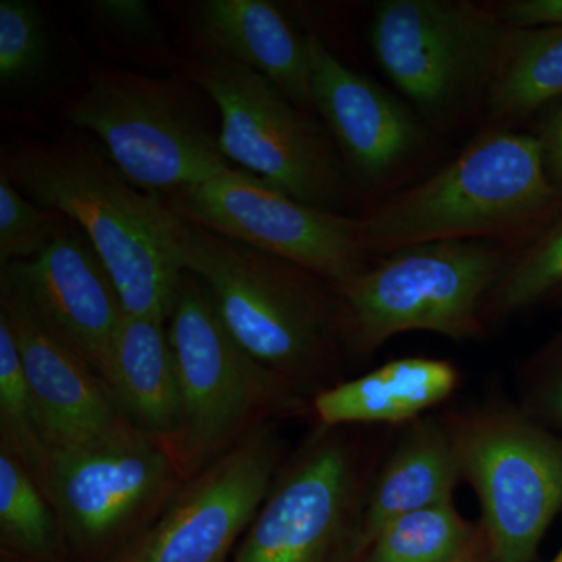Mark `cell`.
Instances as JSON below:
<instances>
[{"label": "cell", "instance_id": "cell-1", "mask_svg": "<svg viewBox=\"0 0 562 562\" xmlns=\"http://www.w3.org/2000/svg\"><path fill=\"white\" fill-rule=\"evenodd\" d=\"M2 172L33 202L76 224L98 251L127 316L168 321L184 273L187 221L140 191L76 135L7 151Z\"/></svg>", "mask_w": 562, "mask_h": 562}, {"label": "cell", "instance_id": "cell-2", "mask_svg": "<svg viewBox=\"0 0 562 562\" xmlns=\"http://www.w3.org/2000/svg\"><path fill=\"white\" fill-rule=\"evenodd\" d=\"M181 255L184 272L201 281L233 338L299 397L312 402L339 383L351 355L335 284L190 221Z\"/></svg>", "mask_w": 562, "mask_h": 562}, {"label": "cell", "instance_id": "cell-3", "mask_svg": "<svg viewBox=\"0 0 562 562\" xmlns=\"http://www.w3.org/2000/svg\"><path fill=\"white\" fill-rule=\"evenodd\" d=\"M538 136L494 131L362 220L372 260L413 244L502 241L558 206Z\"/></svg>", "mask_w": 562, "mask_h": 562}, {"label": "cell", "instance_id": "cell-4", "mask_svg": "<svg viewBox=\"0 0 562 562\" xmlns=\"http://www.w3.org/2000/svg\"><path fill=\"white\" fill-rule=\"evenodd\" d=\"M180 419L168 449L184 482L273 417L306 408L233 338L201 281L184 272L168 317Z\"/></svg>", "mask_w": 562, "mask_h": 562}, {"label": "cell", "instance_id": "cell-5", "mask_svg": "<svg viewBox=\"0 0 562 562\" xmlns=\"http://www.w3.org/2000/svg\"><path fill=\"white\" fill-rule=\"evenodd\" d=\"M319 427L284 461L235 562H364L366 497L392 435Z\"/></svg>", "mask_w": 562, "mask_h": 562}, {"label": "cell", "instance_id": "cell-6", "mask_svg": "<svg viewBox=\"0 0 562 562\" xmlns=\"http://www.w3.org/2000/svg\"><path fill=\"white\" fill-rule=\"evenodd\" d=\"M512 260L497 241H431L373 260L336 286L347 314L351 358L368 360L403 333L453 342L482 338L484 305Z\"/></svg>", "mask_w": 562, "mask_h": 562}, {"label": "cell", "instance_id": "cell-7", "mask_svg": "<svg viewBox=\"0 0 562 562\" xmlns=\"http://www.w3.org/2000/svg\"><path fill=\"white\" fill-rule=\"evenodd\" d=\"M492 562H532L562 512V441L498 391L443 408Z\"/></svg>", "mask_w": 562, "mask_h": 562}, {"label": "cell", "instance_id": "cell-8", "mask_svg": "<svg viewBox=\"0 0 562 562\" xmlns=\"http://www.w3.org/2000/svg\"><path fill=\"white\" fill-rule=\"evenodd\" d=\"M66 113L77 128L98 136L133 187L157 198L171 201L231 168L220 132L169 80L98 69Z\"/></svg>", "mask_w": 562, "mask_h": 562}, {"label": "cell", "instance_id": "cell-9", "mask_svg": "<svg viewBox=\"0 0 562 562\" xmlns=\"http://www.w3.org/2000/svg\"><path fill=\"white\" fill-rule=\"evenodd\" d=\"M508 27L461 0H383L369 40L376 61L420 120L443 125L490 92Z\"/></svg>", "mask_w": 562, "mask_h": 562}, {"label": "cell", "instance_id": "cell-10", "mask_svg": "<svg viewBox=\"0 0 562 562\" xmlns=\"http://www.w3.org/2000/svg\"><path fill=\"white\" fill-rule=\"evenodd\" d=\"M195 80L220 111L228 161L295 201L339 213L349 192L346 165L319 125L272 81L221 55L199 66Z\"/></svg>", "mask_w": 562, "mask_h": 562}, {"label": "cell", "instance_id": "cell-11", "mask_svg": "<svg viewBox=\"0 0 562 562\" xmlns=\"http://www.w3.org/2000/svg\"><path fill=\"white\" fill-rule=\"evenodd\" d=\"M63 535L83 552L146 531L184 483L168 447L139 427L50 449L35 479Z\"/></svg>", "mask_w": 562, "mask_h": 562}, {"label": "cell", "instance_id": "cell-12", "mask_svg": "<svg viewBox=\"0 0 562 562\" xmlns=\"http://www.w3.org/2000/svg\"><path fill=\"white\" fill-rule=\"evenodd\" d=\"M168 203L183 220L302 266L335 286L373 262L362 220L295 201L244 169L231 166Z\"/></svg>", "mask_w": 562, "mask_h": 562}, {"label": "cell", "instance_id": "cell-13", "mask_svg": "<svg viewBox=\"0 0 562 562\" xmlns=\"http://www.w3.org/2000/svg\"><path fill=\"white\" fill-rule=\"evenodd\" d=\"M283 454L272 422L255 428L181 484L121 562H225L268 498Z\"/></svg>", "mask_w": 562, "mask_h": 562}, {"label": "cell", "instance_id": "cell-14", "mask_svg": "<svg viewBox=\"0 0 562 562\" xmlns=\"http://www.w3.org/2000/svg\"><path fill=\"white\" fill-rule=\"evenodd\" d=\"M2 295L76 353L106 386L114 341L124 317L116 286L80 228L65 225L49 249L3 266Z\"/></svg>", "mask_w": 562, "mask_h": 562}, {"label": "cell", "instance_id": "cell-15", "mask_svg": "<svg viewBox=\"0 0 562 562\" xmlns=\"http://www.w3.org/2000/svg\"><path fill=\"white\" fill-rule=\"evenodd\" d=\"M306 41L312 106L351 171L369 183L383 180L420 149L424 122L401 99L344 65L316 35Z\"/></svg>", "mask_w": 562, "mask_h": 562}, {"label": "cell", "instance_id": "cell-16", "mask_svg": "<svg viewBox=\"0 0 562 562\" xmlns=\"http://www.w3.org/2000/svg\"><path fill=\"white\" fill-rule=\"evenodd\" d=\"M25 380L50 449L102 441L133 427L102 380L27 310L2 295Z\"/></svg>", "mask_w": 562, "mask_h": 562}, {"label": "cell", "instance_id": "cell-17", "mask_svg": "<svg viewBox=\"0 0 562 562\" xmlns=\"http://www.w3.org/2000/svg\"><path fill=\"white\" fill-rule=\"evenodd\" d=\"M462 383L453 362L403 357L333 384L310 405L322 427L398 428L446 405Z\"/></svg>", "mask_w": 562, "mask_h": 562}, {"label": "cell", "instance_id": "cell-18", "mask_svg": "<svg viewBox=\"0 0 562 562\" xmlns=\"http://www.w3.org/2000/svg\"><path fill=\"white\" fill-rule=\"evenodd\" d=\"M460 483V464L441 414L430 413L398 427L366 497V543L371 546L376 532L403 514L453 502Z\"/></svg>", "mask_w": 562, "mask_h": 562}, {"label": "cell", "instance_id": "cell-19", "mask_svg": "<svg viewBox=\"0 0 562 562\" xmlns=\"http://www.w3.org/2000/svg\"><path fill=\"white\" fill-rule=\"evenodd\" d=\"M199 27L221 57L261 74L299 109L312 106V69L306 36L268 0H206Z\"/></svg>", "mask_w": 562, "mask_h": 562}, {"label": "cell", "instance_id": "cell-20", "mask_svg": "<svg viewBox=\"0 0 562 562\" xmlns=\"http://www.w3.org/2000/svg\"><path fill=\"white\" fill-rule=\"evenodd\" d=\"M106 387L136 427L169 446L179 427L180 391L168 321L124 317Z\"/></svg>", "mask_w": 562, "mask_h": 562}, {"label": "cell", "instance_id": "cell-21", "mask_svg": "<svg viewBox=\"0 0 562 562\" xmlns=\"http://www.w3.org/2000/svg\"><path fill=\"white\" fill-rule=\"evenodd\" d=\"M562 98V27L508 29L497 72L487 92L491 116L522 120Z\"/></svg>", "mask_w": 562, "mask_h": 562}, {"label": "cell", "instance_id": "cell-22", "mask_svg": "<svg viewBox=\"0 0 562 562\" xmlns=\"http://www.w3.org/2000/svg\"><path fill=\"white\" fill-rule=\"evenodd\" d=\"M476 530L454 502L403 514L376 532L364 562H450Z\"/></svg>", "mask_w": 562, "mask_h": 562}, {"label": "cell", "instance_id": "cell-23", "mask_svg": "<svg viewBox=\"0 0 562 562\" xmlns=\"http://www.w3.org/2000/svg\"><path fill=\"white\" fill-rule=\"evenodd\" d=\"M0 532L18 553L54 560L61 527L46 495L20 460L0 449Z\"/></svg>", "mask_w": 562, "mask_h": 562}, {"label": "cell", "instance_id": "cell-24", "mask_svg": "<svg viewBox=\"0 0 562 562\" xmlns=\"http://www.w3.org/2000/svg\"><path fill=\"white\" fill-rule=\"evenodd\" d=\"M562 288V210L530 246L512 255L484 305V321H503L553 299Z\"/></svg>", "mask_w": 562, "mask_h": 562}, {"label": "cell", "instance_id": "cell-25", "mask_svg": "<svg viewBox=\"0 0 562 562\" xmlns=\"http://www.w3.org/2000/svg\"><path fill=\"white\" fill-rule=\"evenodd\" d=\"M0 432L2 447L27 469L33 480L38 476L49 443L25 380L20 351L9 322L0 314Z\"/></svg>", "mask_w": 562, "mask_h": 562}, {"label": "cell", "instance_id": "cell-26", "mask_svg": "<svg viewBox=\"0 0 562 562\" xmlns=\"http://www.w3.org/2000/svg\"><path fill=\"white\" fill-rule=\"evenodd\" d=\"M50 41L43 13L27 0L0 2V81L18 88L40 79L49 66Z\"/></svg>", "mask_w": 562, "mask_h": 562}, {"label": "cell", "instance_id": "cell-27", "mask_svg": "<svg viewBox=\"0 0 562 562\" xmlns=\"http://www.w3.org/2000/svg\"><path fill=\"white\" fill-rule=\"evenodd\" d=\"M57 211L44 209L29 199L0 172V265L29 261L49 249L65 228Z\"/></svg>", "mask_w": 562, "mask_h": 562}, {"label": "cell", "instance_id": "cell-28", "mask_svg": "<svg viewBox=\"0 0 562 562\" xmlns=\"http://www.w3.org/2000/svg\"><path fill=\"white\" fill-rule=\"evenodd\" d=\"M513 397L528 417L562 441V327L520 362Z\"/></svg>", "mask_w": 562, "mask_h": 562}, {"label": "cell", "instance_id": "cell-29", "mask_svg": "<svg viewBox=\"0 0 562 562\" xmlns=\"http://www.w3.org/2000/svg\"><path fill=\"white\" fill-rule=\"evenodd\" d=\"M91 9L98 20L124 38L155 41L160 36L157 18L143 0H99Z\"/></svg>", "mask_w": 562, "mask_h": 562}, {"label": "cell", "instance_id": "cell-30", "mask_svg": "<svg viewBox=\"0 0 562 562\" xmlns=\"http://www.w3.org/2000/svg\"><path fill=\"white\" fill-rule=\"evenodd\" d=\"M492 10L513 31L562 27V0H512Z\"/></svg>", "mask_w": 562, "mask_h": 562}, {"label": "cell", "instance_id": "cell-31", "mask_svg": "<svg viewBox=\"0 0 562 562\" xmlns=\"http://www.w3.org/2000/svg\"><path fill=\"white\" fill-rule=\"evenodd\" d=\"M538 139L547 177L562 192V102L550 114Z\"/></svg>", "mask_w": 562, "mask_h": 562}, {"label": "cell", "instance_id": "cell-32", "mask_svg": "<svg viewBox=\"0 0 562 562\" xmlns=\"http://www.w3.org/2000/svg\"><path fill=\"white\" fill-rule=\"evenodd\" d=\"M450 562H492L490 546L480 524L469 546Z\"/></svg>", "mask_w": 562, "mask_h": 562}, {"label": "cell", "instance_id": "cell-33", "mask_svg": "<svg viewBox=\"0 0 562 562\" xmlns=\"http://www.w3.org/2000/svg\"><path fill=\"white\" fill-rule=\"evenodd\" d=\"M550 562H562V547L560 552L557 553V557H554L553 560Z\"/></svg>", "mask_w": 562, "mask_h": 562}, {"label": "cell", "instance_id": "cell-34", "mask_svg": "<svg viewBox=\"0 0 562 562\" xmlns=\"http://www.w3.org/2000/svg\"><path fill=\"white\" fill-rule=\"evenodd\" d=\"M553 299H558V301H561L562 302V288L560 291L557 292V294H554V297Z\"/></svg>", "mask_w": 562, "mask_h": 562}]
</instances>
